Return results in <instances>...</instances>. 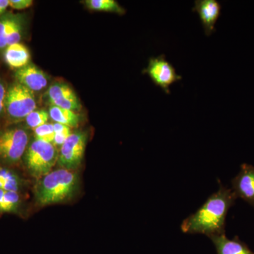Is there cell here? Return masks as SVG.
I'll use <instances>...</instances> for the list:
<instances>
[{
	"instance_id": "6da1fadb",
	"label": "cell",
	"mask_w": 254,
	"mask_h": 254,
	"mask_svg": "<svg viewBox=\"0 0 254 254\" xmlns=\"http://www.w3.org/2000/svg\"><path fill=\"white\" fill-rule=\"evenodd\" d=\"M219 190L213 193L194 213L182 222V231L187 234H201L210 237L225 235L229 210L235 205L237 196L232 189L218 180Z\"/></svg>"
},
{
	"instance_id": "7a4b0ae2",
	"label": "cell",
	"mask_w": 254,
	"mask_h": 254,
	"mask_svg": "<svg viewBox=\"0 0 254 254\" xmlns=\"http://www.w3.org/2000/svg\"><path fill=\"white\" fill-rule=\"evenodd\" d=\"M78 187V177L72 170L59 169L43 177L36 187V198L40 205L62 203L72 196Z\"/></svg>"
},
{
	"instance_id": "3957f363",
	"label": "cell",
	"mask_w": 254,
	"mask_h": 254,
	"mask_svg": "<svg viewBox=\"0 0 254 254\" xmlns=\"http://www.w3.org/2000/svg\"><path fill=\"white\" fill-rule=\"evenodd\" d=\"M58 157L59 152L53 143L36 139L26 150L25 160L31 175L41 180L53 171Z\"/></svg>"
},
{
	"instance_id": "277c9868",
	"label": "cell",
	"mask_w": 254,
	"mask_h": 254,
	"mask_svg": "<svg viewBox=\"0 0 254 254\" xmlns=\"http://www.w3.org/2000/svg\"><path fill=\"white\" fill-rule=\"evenodd\" d=\"M4 106L11 118L26 119L36 109V98L31 90L16 83L6 92Z\"/></svg>"
},
{
	"instance_id": "5b68a950",
	"label": "cell",
	"mask_w": 254,
	"mask_h": 254,
	"mask_svg": "<svg viewBox=\"0 0 254 254\" xmlns=\"http://www.w3.org/2000/svg\"><path fill=\"white\" fill-rule=\"evenodd\" d=\"M28 135L22 128L6 130L0 134V158L8 163H16L27 148Z\"/></svg>"
},
{
	"instance_id": "8992f818",
	"label": "cell",
	"mask_w": 254,
	"mask_h": 254,
	"mask_svg": "<svg viewBox=\"0 0 254 254\" xmlns=\"http://www.w3.org/2000/svg\"><path fill=\"white\" fill-rule=\"evenodd\" d=\"M86 139V134L83 132H75L68 137L59 152L58 163L62 169L72 170L81 164Z\"/></svg>"
},
{
	"instance_id": "52a82bcc",
	"label": "cell",
	"mask_w": 254,
	"mask_h": 254,
	"mask_svg": "<svg viewBox=\"0 0 254 254\" xmlns=\"http://www.w3.org/2000/svg\"><path fill=\"white\" fill-rule=\"evenodd\" d=\"M145 72L167 94L170 93V86L182 78L180 75L177 74L176 70L167 60L165 55L150 58Z\"/></svg>"
},
{
	"instance_id": "ba28073f",
	"label": "cell",
	"mask_w": 254,
	"mask_h": 254,
	"mask_svg": "<svg viewBox=\"0 0 254 254\" xmlns=\"http://www.w3.org/2000/svg\"><path fill=\"white\" fill-rule=\"evenodd\" d=\"M232 190L240 198L254 207V167L244 163L240 171L232 180Z\"/></svg>"
},
{
	"instance_id": "9c48e42d",
	"label": "cell",
	"mask_w": 254,
	"mask_h": 254,
	"mask_svg": "<svg viewBox=\"0 0 254 254\" xmlns=\"http://www.w3.org/2000/svg\"><path fill=\"white\" fill-rule=\"evenodd\" d=\"M192 10L198 13L205 34L210 36L215 31V23L221 13V4L216 0H196Z\"/></svg>"
},
{
	"instance_id": "30bf717a",
	"label": "cell",
	"mask_w": 254,
	"mask_h": 254,
	"mask_svg": "<svg viewBox=\"0 0 254 254\" xmlns=\"http://www.w3.org/2000/svg\"><path fill=\"white\" fill-rule=\"evenodd\" d=\"M48 98L54 106L76 111L81 108L76 95L70 87L64 83H55L48 91Z\"/></svg>"
},
{
	"instance_id": "8fae6325",
	"label": "cell",
	"mask_w": 254,
	"mask_h": 254,
	"mask_svg": "<svg viewBox=\"0 0 254 254\" xmlns=\"http://www.w3.org/2000/svg\"><path fill=\"white\" fill-rule=\"evenodd\" d=\"M16 77L18 83L33 92L42 91L48 85L46 75L34 64H28L19 68L16 71Z\"/></svg>"
},
{
	"instance_id": "7c38bea8",
	"label": "cell",
	"mask_w": 254,
	"mask_h": 254,
	"mask_svg": "<svg viewBox=\"0 0 254 254\" xmlns=\"http://www.w3.org/2000/svg\"><path fill=\"white\" fill-rule=\"evenodd\" d=\"M216 250L217 254H254L245 242L236 236L233 240L227 238L226 235H216L210 237Z\"/></svg>"
},
{
	"instance_id": "4fadbf2b",
	"label": "cell",
	"mask_w": 254,
	"mask_h": 254,
	"mask_svg": "<svg viewBox=\"0 0 254 254\" xmlns=\"http://www.w3.org/2000/svg\"><path fill=\"white\" fill-rule=\"evenodd\" d=\"M4 58L6 63L11 68H21L28 65L30 53L26 47L18 43L6 48Z\"/></svg>"
},
{
	"instance_id": "5bb4252c",
	"label": "cell",
	"mask_w": 254,
	"mask_h": 254,
	"mask_svg": "<svg viewBox=\"0 0 254 254\" xmlns=\"http://www.w3.org/2000/svg\"><path fill=\"white\" fill-rule=\"evenodd\" d=\"M48 113L50 118L55 123L66 125L70 128L77 127L79 123V116L71 110L52 105Z\"/></svg>"
},
{
	"instance_id": "9a60e30c",
	"label": "cell",
	"mask_w": 254,
	"mask_h": 254,
	"mask_svg": "<svg viewBox=\"0 0 254 254\" xmlns=\"http://www.w3.org/2000/svg\"><path fill=\"white\" fill-rule=\"evenodd\" d=\"M86 4L89 9L96 11H108L119 14L125 13V9L115 0H88Z\"/></svg>"
},
{
	"instance_id": "2e32d148",
	"label": "cell",
	"mask_w": 254,
	"mask_h": 254,
	"mask_svg": "<svg viewBox=\"0 0 254 254\" xmlns=\"http://www.w3.org/2000/svg\"><path fill=\"white\" fill-rule=\"evenodd\" d=\"M20 203L19 195L17 192L5 190L2 203L0 206V212L11 213L17 210Z\"/></svg>"
},
{
	"instance_id": "e0dca14e",
	"label": "cell",
	"mask_w": 254,
	"mask_h": 254,
	"mask_svg": "<svg viewBox=\"0 0 254 254\" xmlns=\"http://www.w3.org/2000/svg\"><path fill=\"white\" fill-rule=\"evenodd\" d=\"M49 118L50 115L48 112L43 110H36L26 117V122L28 126L35 129L42 125L48 123Z\"/></svg>"
},
{
	"instance_id": "ac0fdd59",
	"label": "cell",
	"mask_w": 254,
	"mask_h": 254,
	"mask_svg": "<svg viewBox=\"0 0 254 254\" xmlns=\"http://www.w3.org/2000/svg\"><path fill=\"white\" fill-rule=\"evenodd\" d=\"M36 139L53 143L55 138V131L53 124L47 123L46 125L35 128Z\"/></svg>"
},
{
	"instance_id": "d6986e66",
	"label": "cell",
	"mask_w": 254,
	"mask_h": 254,
	"mask_svg": "<svg viewBox=\"0 0 254 254\" xmlns=\"http://www.w3.org/2000/svg\"><path fill=\"white\" fill-rule=\"evenodd\" d=\"M20 40H21V27L16 21L12 19L8 31L7 37H6L7 47L19 43Z\"/></svg>"
},
{
	"instance_id": "ffe728a7",
	"label": "cell",
	"mask_w": 254,
	"mask_h": 254,
	"mask_svg": "<svg viewBox=\"0 0 254 254\" xmlns=\"http://www.w3.org/2000/svg\"><path fill=\"white\" fill-rule=\"evenodd\" d=\"M12 19L1 20L0 21V49L4 48H7V43H6V37H7L8 31L10 24Z\"/></svg>"
},
{
	"instance_id": "44dd1931",
	"label": "cell",
	"mask_w": 254,
	"mask_h": 254,
	"mask_svg": "<svg viewBox=\"0 0 254 254\" xmlns=\"http://www.w3.org/2000/svg\"><path fill=\"white\" fill-rule=\"evenodd\" d=\"M0 181L11 182V183H19L18 177L9 170H6V169H0Z\"/></svg>"
},
{
	"instance_id": "7402d4cb",
	"label": "cell",
	"mask_w": 254,
	"mask_h": 254,
	"mask_svg": "<svg viewBox=\"0 0 254 254\" xmlns=\"http://www.w3.org/2000/svg\"><path fill=\"white\" fill-rule=\"evenodd\" d=\"M33 4L32 0H9V6L14 9H24Z\"/></svg>"
},
{
	"instance_id": "603a6c76",
	"label": "cell",
	"mask_w": 254,
	"mask_h": 254,
	"mask_svg": "<svg viewBox=\"0 0 254 254\" xmlns=\"http://www.w3.org/2000/svg\"><path fill=\"white\" fill-rule=\"evenodd\" d=\"M53 127H54L55 133H63L71 134V128L66 125L55 123L53 124Z\"/></svg>"
},
{
	"instance_id": "cb8c5ba5",
	"label": "cell",
	"mask_w": 254,
	"mask_h": 254,
	"mask_svg": "<svg viewBox=\"0 0 254 254\" xmlns=\"http://www.w3.org/2000/svg\"><path fill=\"white\" fill-rule=\"evenodd\" d=\"M6 94V92L4 85L0 82V113L2 112L3 108H4Z\"/></svg>"
},
{
	"instance_id": "d4e9b609",
	"label": "cell",
	"mask_w": 254,
	"mask_h": 254,
	"mask_svg": "<svg viewBox=\"0 0 254 254\" xmlns=\"http://www.w3.org/2000/svg\"><path fill=\"white\" fill-rule=\"evenodd\" d=\"M9 1L8 0H0V15L9 6Z\"/></svg>"
},
{
	"instance_id": "484cf974",
	"label": "cell",
	"mask_w": 254,
	"mask_h": 254,
	"mask_svg": "<svg viewBox=\"0 0 254 254\" xmlns=\"http://www.w3.org/2000/svg\"><path fill=\"white\" fill-rule=\"evenodd\" d=\"M5 190H0V206H1V203H2L3 198H4V195Z\"/></svg>"
}]
</instances>
